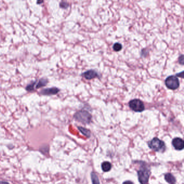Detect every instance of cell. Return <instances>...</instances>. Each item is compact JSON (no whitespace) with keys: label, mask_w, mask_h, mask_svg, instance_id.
Masks as SVG:
<instances>
[{"label":"cell","mask_w":184,"mask_h":184,"mask_svg":"<svg viewBox=\"0 0 184 184\" xmlns=\"http://www.w3.org/2000/svg\"><path fill=\"white\" fill-rule=\"evenodd\" d=\"M148 147L156 152H163L166 150V146L164 141L158 138H154L148 144Z\"/></svg>","instance_id":"obj_1"},{"label":"cell","mask_w":184,"mask_h":184,"mask_svg":"<svg viewBox=\"0 0 184 184\" xmlns=\"http://www.w3.org/2000/svg\"><path fill=\"white\" fill-rule=\"evenodd\" d=\"M74 118L76 121L83 124H89L91 122L92 116L89 112L81 110L75 114Z\"/></svg>","instance_id":"obj_2"},{"label":"cell","mask_w":184,"mask_h":184,"mask_svg":"<svg viewBox=\"0 0 184 184\" xmlns=\"http://www.w3.org/2000/svg\"><path fill=\"white\" fill-rule=\"evenodd\" d=\"M150 171L147 167H142L138 171L139 182L141 184L148 182L150 178Z\"/></svg>","instance_id":"obj_3"},{"label":"cell","mask_w":184,"mask_h":184,"mask_svg":"<svg viewBox=\"0 0 184 184\" xmlns=\"http://www.w3.org/2000/svg\"><path fill=\"white\" fill-rule=\"evenodd\" d=\"M165 84L168 89L175 90L179 86V81L176 76H170L166 78Z\"/></svg>","instance_id":"obj_4"},{"label":"cell","mask_w":184,"mask_h":184,"mask_svg":"<svg viewBox=\"0 0 184 184\" xmlns=\"http://www.w3.org/2000/svg\"><path fill=\"white\" fill-rule=\"evenodd\" d=\"M129 107L133 111L137 112H141L145 110V106L143 103L138 99L131 100L129 102Z\"/></svg>","instance_id":"obj_5"},{"label":"cell","mask_w":184,"mask_h":184,"mask_svg":"<svg viewBox=\"0 0 184 184\" xmlns=\"http://www.w3.org/2000/svg\"><path fill=\"white\" fill-rule=\"evenodd\" d=\"M172 145L175 150H182L184 148V141L180 138H175L173 139Z\"/></svg>","instance_id":"obj_6"},{"label":"cell","mask_w":184,"mask_h":184,"mask_svg":"<svg viewBox=\"0 0 184 184\" xmlns=\"http://www.w3.org/2000/svg\"><path fill=\"white\" fill-rule=\"evenodd\" d=\"M82 76L86 80H90L98 77V73L94 70H90L82 73Z\"/></svg>","instance_id":"obj_7"},{"label":"cell","mask_w":184,"mask_h":184,"mask_svg":"<svg viewBox=\"0 0 184 184\" xmlns=\"http://www.w3.org/2000/svg\"><path fill=\"white\" fill-rule=\"evenodd\" d=\"M59 91V89L57 88H50L43 90L41 91V93L44 95H52L57 94Z\"/></svg>","instance_id":"obj_8"},{"label":"cell","mask_w":184,"mask_h":184,"mask_svg":"<svg viewBox=\"0 0 184 184\" xmlns=\"http://www.w3.org/2000/svg\"><path fill=\"white\" fill-rule=\"evenodd\" d=\"M101 167L102 170L105 172H109L111 169V164L109 161H104L101 165Z\"/></svg>","instance_id":"obj_9"},{"label":"cell","mask_w":184,"mask_h":184,"mask_svg":"<svg viewBox=\"0 0 184 184\" xmlns=\"http://www.w3.org/2000/svg\"><path fill=\"white\" fill-rule=\"evenodd\" d=\"M165 179L170 184H175L176 182L175 177L171 173H167L165 175Z\"/></svg>","instance_id":"obj_10"},{"label":"cell","mask_w":184,"mask_h":184,"mask_svg":"<svg viewBox=\"0 0 184 184\" xmlns=\"http://www.w3.org/2000/svg\"><path fill=\"white\" fill-rule=\"evenodd\" d=\"M48 80H47L46 78H42L41 80H39V81L37 82L36 85H35H35H36L35 88L38 89V88H40L41 87L46 86L47 84L48 83Z\"/></svg>","instance_id":"obj_11"},{"label":"cell","mask_w":184,"mask_h":184,"mask_svg":"<svg viewBox=\"0 0 184 184\" xmlns=\"http://www.w3.org/2000/svg\"><path fill=\"white\" fill-rule=\"evenodd\" d=\"M78 130H79L81 132L82 134L84 135V136H85L86 137L89 138V137H90L91 132H90V131L89 130L86 129L84 128V127H80V126H78Z\"/></svg>","instance_id":"obj_12"},{"label":"cell","mask_w":184,"mask_h":184,"mask_svg":"<svg viewBox=\"0 0 184 184\" xmlns=\"http://www.w3.org/2000/svg\"><path fill=\"white\" fill-rule=\"evenodd\" d=\"M112 48H113V49H114L115 51L119 52V51H120L122 50L123 46L122 45L121 43L116 42V43H114Z\"/></svg>","instance_id":"obj_13"},{"label":"cell","mask_w":184,"mask_h":184,"mask_svg":"<svg viewBox=\"0 0 184 184\" xmlns=\"http://www.w3.org/2000/svg\"><path fill=\"white\" fill-rule=\"evenodd\" d=\"M91 180L93 184H99V179L97 175L95 173L92 172L91 173Z\"/></svg>","instance_id":"obj_14"},{"label":"cell","mask_w":184,"mask_h":184,"mask_svg":"<svg viewBox=\"0 0 184 184\" xmlns=\"http://www.w3.org/2000/svg\"><path fill=\"white\" fill-rule=\"evenodd\" d=\"M148 54V50L147 49H143L141 50V57H145Z\"/></svg>","instance_id":"obj_15"},{"label":"cell","mask_w":184,"mask_h":184,"mask_svg":"<svg viewBox=\"0 0 184 184\" xmlns=\"http://www.w3.org/2000/svg\"><path fill=\"white\" fill-rule=\"evenodd\" d=\"M69 5L66 2L62 1L60 3V7L62 8H64V9H66L68 7H69Z\"/></svg>","instance_id":"obj_16"},{"label":"cell","mask_w":184,"mask_h":184,"mask_svg":"<svg viewBox=\"0 0 184 184\" xmlns=\"http://www.w3.org/2000/svg\"><path fill=\"white\" fill-rule=\"evenodd\" d=\"M178 61L179 63L180 64H181L182 66H183L184 64V55H181L178 58Z\"/></svg>","instance_id":"obj_17"},{"label":"cell","mask_w":184,"mask_h":184,"mask_svg":"<svg viewBox=\"0 0 184 184\" xmlns=\"http://www.w3.org/2000/svg\"><path fill=\"white\" fill-rule=\"evenodd\" d=\"M177 76H179V77H180L183 78V76H184V71H182L180 73H177Z\"/></svg>","instance_id":"obj_18"}]
</instances>
